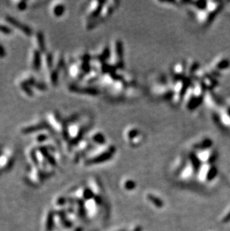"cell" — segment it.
<instances>
[{
    "instance_id": "21",
    "label": "cell",
    "mask_w": 230,
    "mask_h": 231,
    "mask_svg": "<svg viewBox=\"0 0 230 231\" xmlns=\"http://www.w3.org/2000/svg\"><path fill=\"white\" fill-rule=\"evenodd\" d=\"M0 32L5 33V34H10V33L11 32V31L9 28L7 27V26H1V25H0Z\"/></svg>"
},
{
    "instance_id": "15",
    "label": "cell",
    "mask_w": 230,
    "mask_h": 231,
    "mask_svg": "<svg viewBox=\"0 0 230 231\" xmlns=\"http://www.w3.org/2000/svg\"><path fill=\"white\" fill-rule=\"evenodd\" d=\"M147 199L153 204L155 207L158 208H162L164 207V203L161 199L158 198V197H156L155 195H154L153 194H148L147 196Z\"/></svg>"
},
{
    "instance_id": "23",
    "label": "cell",
    "mask_w": 230,
    "mask_h": 231,
    "mask_svg": "<svg viewBox=\"0 0 230 231\" xmlns=\"http://www.w3.org/2000/svg\"><path fill=\"white\" fill-rule=\"evenodd\" d=\"M46 138H47V136H46V135H39L38 137L37 138V140L38 141H44L46 139Z\"/></svg>"
},
{
    "instance_id": "8",
    "label": "cell",
    "mask_w": 230,
    "mask_h": 231,
    "mask_svg": "<svg viewBox=\"0 0 230 231\" xmlns=\"http://www.w3.org/2000/svg\"><path fill=\"white\" fill-rule=\"evenodd\" d=\"M186 73V63L182 62H177L172 67L171 76L176 79L184 78Z\"/></svg>"
},
{
    "instance_id": "25",
    "label": "cell",
    "mask_w": 230,
    "mask_h": 231,
    "mask_svg": "<svg viewBox=\"0 0 230 231\" xmlns=\"http://www.w3.org/2000/svg\"><path fill=\"white\" fill-rule=\"evenodd\" d=\"M142 230H143V228H142L141 226L138 225V226H136V227H135V228L132 229L131 231H142Z\"/></svg>"
},
{
    "instance_id": "18",
    "label": "cell",
    "mask_w": 230,
    "mask_h": 231,
    "mask_svg": "<svg viewBox=\"0 0 230 231\" xmlns=\"http://www.w3.org/2000/svg\"><path fill=\"white\" fill-rule=\"evenodd\" d=\"M123 186L124 188L128 191H132L136 188V183L135 181L132 180V179H127L126 181H125Z\"/></svg>"
},
{
    "instance_id": "10",
    "label": "cell",
    "mask_w": 230,
    "mask_h": 231,
    "mask_svg": "<svg viewBox=\"0 0 230 231\" xmlns=\"http://www.w3.org/2000/svg\"><path fill=\"white\" fill-rule=\"evenodd\" d=\"M211 147H212V140L208 137L198 140L192 145V147L193 149H194L195 151L209 149V148H211Z\"/></svg>"
},
{
    "instance_id": "19",
    "label": "cell",
    "mask_w": 230,
    "mask_h": 231,
    "mask_svg": "<svg viewBox=\"0 0 230 231\" xmlns=\"http://www.w3.org/2000/svg\"><path fill=\"white\" fill-rule=\"evenodd\" d=\"M217 173H218V170H217L216 167H215L214 165H212V166H211V169H210L209 172H208V176H207V179H206V180L211 181V179H212L213 178H214V176L217 175Z\"/></svg>"
},
{
    "instance_id": "4",
    "label": "cell",
    "mask_w": 230,
    "mask_h": 231,
    "mask_svg": "<svg viewBox=\"0 0 230 231\" xmlns=\"http://www.w3.org/2000/svg\"><path fill=\"white\" fill-rule=\"evenodd\" d=\"M230 67V60L223 55L217 56L213 59L209 66L208 73L214 77L221 76L223 73L228 70Z\"/></svg>"
},
{
    "instance_id": "6",
    "label": "cell",
    "mask_w": 230,
    "mask_h": 231,
    "mask_svg": "<svg viewBox=\"0 0 230 231\" xmlns=\"http://www.w3.org/2000/svg\"><path fill=\"white\" fill-rule=\"evenodd\" d=\"M191 11L194 14L195 19L196 20V21L203 26H206V25L209 24L214 16L211 13L208 12L206 8L204 9L191 10Z\"/></svg>"
},
{
    "instance_id": "9",
    "label": "cell",
    "mask_w": 230,
    "mask_h": 231,
    "mask_svg": "<svg viewBox=\"0 0 230 231\" xmlns=\"http://www.w3.org/2000/svg\"><path fill=\"white\" fill-rule=\"evenodd\" d=\"M89 141L92 144H95L96 147L106 144V139L103 133L101 131H94L90 135L88 138Z\"/></svg>"
},
{
    "instance_id": "17",
    "label": "cell",
    "mask_w": 230,
    "mask_h": 231,
    "mask_svg": "<svg viewBox=\"0 0 230 231\" xmlns=\"http://www.w3.org/2000/svg\"><path fill=\"white\" fill-rule=\"evenodd\" d=\"M37 44H38V47L41 52H44L45 51V43H44V35L41 32L37 33Z\"/></svg>"
},
{
    "instance_id": "14",
    "label": "cell",
    "mask_w": 230,
    "mask_h": 231,
    "mask_svg": "<svg viewBox=\"0 0 230 231\" xmlns=\"http://www.w3.org/2000/svg\"><path fill=\"white\" fill-rule=\"evenodd\" d=\"M41 52H40V51H34L32 57V67L35 70H39L40 67H41Z\"/></svg>"
},
{
    "instance_id": "22",
    "label": "cell",
    "mask_w": 230,
    "mask_h": 231,
    "mask_svg": "<svg viewBox=\"0 0 230 231\" xmlns=\"http://www.w3.org/2000/svg\"><path fill=\"white\" fill-rule=\"evenodd\" d=\"M27 7V4H26V2H19L17 3V8L19 10H24L26 9Z\"/></svg>"
},
{
    "instance_id": "2",
    "label": "cell",
    "mask_w": 230,
    "mask_h": 231,
    "mask_svg": "<svg viewBox=\"0 0 230 231\" xmlns=\"http://www.w3.org/2000/svg\"><path fill=\"white\" fill-rule=\"evenodd\" d=\"M109 48L110 56L108 65L111 67H116V69H123L124 65L123 44L119 41H115Z\"/></svg>"
},
{
    "instance_id": "24",
    "label": "cell",
    "mask_w": 230,
    "mask_h": 231,
    "mask_svg": "<svg viewBox=\"0 0 230 231\" xmlns=\"http://www.w3.org/2000/svg\"><path fill=\"white\" fill-rule=\"evenodd\" d=\"M5 50L4 47L2 45H0V58H3L5 56Z\"/></svg>"
},
{
    "instance_id": "26",
    "label": "cell",
    "mask_w": 230,
    "mask_h": 231,
    "mask_svg": "<svg viewBox=\"0 0 230 231\" xmlns=\"http://www.w3.org/2000/svg\"><path fill=\"white\" fill-rule=\"evenodd\" d=\"M118 231H126V230H118Z\"/></svg>"
},
{
    "instance_id": "11",
    "label": "cell",
    "mask_w": 230,
    "mask_h": 231,
    "mask_svg": "<svg viewBox=\"0 0 230 231\" xmlns=\"http://www.w3.org/2000/svg\"><path fill=\"white\" fill-rule=\"evenodd\" d=\"M6 20H7V22L9 23H11L12 26H14V27L16 28V29H19V30H20L21 32H23L24 34H27V35H31V29L29 26L23 24L22 23L19 22V21L16 20L14 18L11 17V16H6Z\"/></svg>"
},
{
    "instance_id": "1",
    "label": "cell",
    "mask_w": 230,
    "mask_h": 231,
    "mask_svg": "<svg viewBox=\"0 0 230 231\" xmlns=\"http://www.w3.org/2000/svg\"><path fill=\"white\" fill-rule=\"evenodd\" d=\"M91 150L90 156L86 160L85 165H95L105 162L111 159L116 152L115 146L107 144L97 146Z\"/></svg>"
},
{
    "instance_id": "7",
    "label": "cell",
    "mask_w": 230,
    "mask_h": 231,
    "mask_svg": "<svg viewBox=\"0 0 230 231\" xmlns=\"http://www.w3.org/2000/svg\"><path fill=\"white\" fill-rule=\"evenodd\" d=\"M117 4H118L117 2L104 1L102 9H101L100 17H99L100 23L105 21V20L108 19L113 14L114 11H115V9L117 7Z\"/></svg>"
},
{
    "instance_id": "3",
    "label": "cell",
    "mask_w": 230,
    "mask_h": 231,
    "mask_svg": "<svg viewBox=\"0 0 230 231\" xmlns=\"http://www.w3.org/2000/svg\"><path fill=\"white\" fill-rule=\"evenodd\" d=\"M123 137L132 147H138L143 141V134L136 126H128L123 132Z\"/></svg>"
},
{
    "instance_id": "20",
    "label": "cell",
    "mask_w": 230,
    "mask_h": 231,
    "mask_svg": "<svg viewBox=\"0 0 230 231\" xmlns=\"http://www.w3.org/2000/svg\"><path fill=\"white\" fill-rule=\"evenodd\" d=\"M50 80L52 85L55 86L58 83V70H55L51 73Z\"/></svg>"
},
{
    "instance_id": "13",
    "label": "cell",
    "mask_w": 230,
    "mask_h": 231,
    "mask_svg": "<svg viewBox=\"0 0 230 231\" xmlns=\"http://www.w3.org/2000/svg\"><path fill=\"white\" fill-rule=\"evenodd\" d=\"M48 127V125L44 123H41L39 124H36L32 126H27V127L23 128L22 130V133L24 134H30V133H34L36 131H39V130H44Z\"/></svg>"
},
{
    "instance_id": "5",
    "label": "cell",
    "mask_w": 230,
    "mask_h": 231,
    "mask_svg": "<svg viewBox=\"0 0 230 231\" xmlns=\"http://www.w3.org/2000/svg\"><path fill=\"white\" fill-rule=\"evenodd\" d=\"M194 154L196 155L197 159L200 160V162H203L204 164H206V163L212 164L213 162L217 159V156H218L216 151H214L212 148L195 151Z\"/></svg>"
},
{
    "instance_id": "12",
    "label": "cell",
    "mask_w": 230,
    "mask_h": 231,
    "mask_svg": "<svg viewBox=\"0 0 230 231\" xmlns=\"http://www.w3.org/2000/svg\"><path fill=\"white\" fill-rule=\"evenodd\" d=\"M194 172H196V170L193 168V166L192 165L190 160L188 159V162H186L185 167L183 168V169L180 172L179 176L182 179H187L191 177Z\"/></svg>"
},
{
    "instance_id": "16",
    "label": "cell",
    "mask_w": 230,
    "mask_h": 231,
    "mask_svg": "<svg viewBox=\"0 0 230 231\" xmlns=\"http://www.w3.org/2000/svg\"><path fill=\"white\" fill-rule=\"evenodd\" d=\"M65 11V5L63 3H58L53 8V14L55 16H61Z\"/></svg>"
}]
</instances>
